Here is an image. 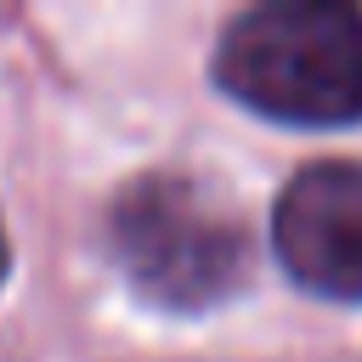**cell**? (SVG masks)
Segmentation results:
<instances>
[{
    "label": "cell",
    "mask_w": 362,
    "mask_h": 362,
    "mask_svg": "<svg viewBox=\"0 0 362 362\" xmlns=\"http://www.w3.org/2000/svg\"><path fill=\"white\" fill-rule=\"evenodd\" d=\"M215 79L283 124L362 119V11L334 0H272L238 11L215 51Z\"/></svg>",
    "instance_id": "6da1fadb"
},
{
    "label": "cell",
    "mask_w": 362,
    "mask_h": 362,
    "mask_svg": "<svg viewBox=\"0 0 362 362\" xmlns=\"http://www.w3.org/2000/svg\"><path fill=\"white\" fill-rule=\"evenodd\" d=\"M113 255L141 300L164 311H204L249 272L243 221L187 175H141L119 192L107 221Z\"/></svg>",
    "instance_id": "7a4b0ae2"
},
{
    "label": "cell",
    "mask_w": 362,
    "mask_h": 362,
    "mask_svg": "<svg viewBox=\"0 0 362 362\" xmlns=\"http://www.w3.org/2000/svg\"><path fill=\"white\" fill-rule=\"evenodd\" d=\"M283 272L328 300H362V164H305L272 209Z\"/></svg>",
    "instance_id": "3957f363"
},
{
    "label": "cell",
    "mask_w": 362,
    "mask_h": 362,
    "mask_svg": "<svg viewBox=\"0 0 362 362\" xmlns=\"http://www.w3.org/2000/svg\"><path fill=\"white\" fill-rule=\"evenodd\" d=\"M0 272H6V232H0Z\"/></svg>",
    "instance_id": "277c9868"
}]
</instances>
